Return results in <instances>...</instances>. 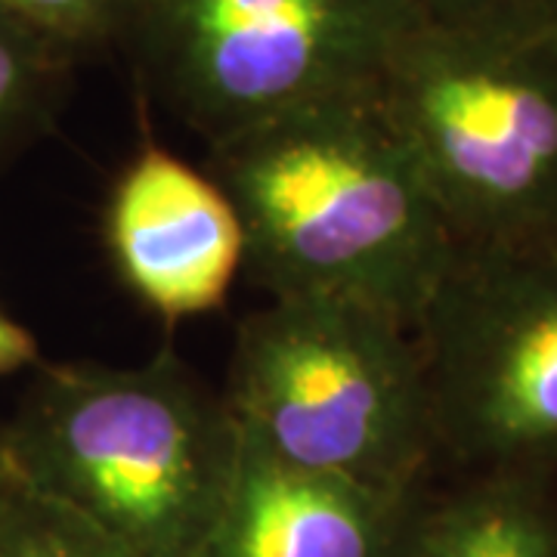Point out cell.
I'll use <instances>...</instances> for the list:
<instances>
[{
	"mask_svg": "<svg viewBox=\"0 0 557 557\" xmlns=\"http://www.w3.org/2000/svg\"><path fill=\"white\" fill-rule=\"evenodd\" d=\"M539 10H542V16L548 20V25L557 32V0H536Z\"/></svg>",
	"mask_w": 557,
	"mask_h": 557,
	"instance_id": "obj_16",
	"label": "cell"
},
{
	"mask_svg": "<svg viewBox=\"0 0 557 557\" xmlns=\"http://www.w3.org/2000/svg\"><path fill=\"white\" fill-rule=\"evenodd\" d=\"M102 242L121 285L164 322L214 313L245 267V230L223 186L159 146H143L112 183Z\"/></svg>",
	"mask_w": 557,
	"mask_h": 557,
	"instance_id": "obj_7",
	"label": "cell"
},
{
	"mask_svg": "<svg viewBox=\"0 0 557 557\" xmlns=\"http://www.w3.org/2000/svg\"><path fill=\"white\" fill-rule=\"evenodd\" d=\"M245 267L273 295L372 304L416 325L456 239L375 94L317 102L211 146Z\"/></svg>",
	"mask_w": 557,
	"mask_h": 557,
	"instance_id": "obj_1",
	"label": "cell"
},
{
	"mask_svg": "<svg viewBox=\"0 0 557 557\" xmlns=\"http://www.w3.org/2000/svg\"><path fill=\"white\" fill-rule=\"evenodd\" d=\"M10 486H13V478H10V468H7V461H3V453H0V515H3L7 496H10Z\"/></svg>",
	"mask_w": 557,
	"mask_h": 557,
	"instance_id": "obj_15",
	"label": "cell"
},
{
	"mask_svg": "<svg viewBox=\"0 0 557 557\" xmlns=\"http://www.w3.org/2000/svg\"><path fill=\"white\" fill-rule=\"evenodd\" d=\"M421 493L310 474L242 437L233 483L196 557H399Z\"/></svg>",
	"mask_w": 557,
	"mask_h": 557,
	"instance_id": "obj_8",
	"label": "cell"
},
{
	"mask_svg": "<svg viewBox=\"0 0 557 557\" xmlns=\"http://www.w3.org/2000/svg\"><path fill=\"white\" fill-rule=\"evenodd\" d=\"M418 10L424 13V20L434 22H456L468 20V16H480L490 13L496 7H505L511 0H416Z\"/></svg>",
	"mask_w": 557,
	"mask_h": 557,
	"instance_id": "obj_14",
	"label": "cell"
},
{
	"mask_svg": "<svg viewBox=\"0 0 557 557\" xmlns=\"http://www.w3.org/2000/svg\"><path fill=\"white\" fill-rule=\"evenodd\" d=\"M40 362L38 338L0 310V375L20 372V369H35Z\"/></svg>",
	"mask_w": 557,
	"mask_h": 557,
	"instance_id": "obj_13",
	"label": "cell"
},
{
	"mask_svg": "<svg viewBox=\"0 0 557 557\" xmlns=\"http://www.w3.org/2000/svg\"><path fill=\"white\" fill-rule=\"evenodd\" d=\"M0 557H134L94 523L13 480L0 515Z\"/></svg>",
	"mask_w": 557,
	"mask_h": 557,
	"instance_id": "obj_11",
	"label": "cell"
},
{
	"mask_svg": "<svg viewBox=\"0 0 557 557\" xmlns=\"http://www.w3.org/2000/svg\"><path fill=\"white\" fill-rule=\"evenodd\" d=\"M437 453L474 471L557 468V236L456 248L412 325Z\"/></svg>",
	"mask_w": 557,
	"mask_h": 557,
	"instance_id": "obj_6",
	"label": "cell"
},
{
	"mask_svg": "<svg viewBox=\"0 0 557 557\" xmlns=\"http://www.w3.org/2000/svg\"><path fill=\"white\" fill-rule=\"evenodd\" d=\"M223 399L278 461L418 490L437 456L416 332L372 304L285 295L239 322Z\"/></svg>",
	"mask_w": 557,
	"mask_h": 557,
	"instance_id": "obj_4",
	"label": "cell"
},
{
	"mask_svg": "<svg viewBox=\"0 0 557 557\" xmlns=\"http://www.w3.org/2000/svg\"><path fill=\"white\" fill-rule=\"evenodd\" d=\"M375 97L412 149L456 248L555 239L557 32L536 0L424 20Z\"/></svg>",
	"mask_w": 557,
	"mask_h": 557,
	"instance_id": "obj_3",
	"label": "cell"
},
{
	"mask_svg": "<svg viewBox=\"0 0 557 557\" xmlns=\"http://www.w3.org/2000/svg\"><path fill=\"white\" fill-rule=\"evenodd\" d=\"M239 424L171 347L139 366L38 362L0 424L10 478L134 557H196L239 461Z\"/></svg>",
	"mask_w": 557,
	"mask_h": 557,
	"instance_id": "obj_2",
	"label": "cell"
},
{
	"mask_svg": "<svg viewBox=\"0 0 557 557\" xmlns=\"http://www.w3.org/2000/svg\"><path fill=\"white\" fill-rule=\"evenodd\" d=\"M75 62L0 10V171L53 134Z\"/></svg>",
	"mask_w": 557,
	"mask_h": 557,
	"instance_id": "obj_10",
	"label": "cell"
},
{
	"mask_svg": "<svg viewBox=\"0 0 557 557\" xmlns=\"http://www.w3.org/2000/svg\"><path fill=\"white\" fill-rule=\"evenodd\" d=\"M421 22L416 0H152L127 47L152 97L214 146L375 94Z\"/></svg>",
	"mask_w": 557,
	"mask_h": 557,
	"instance_id": "obj_5",
	"label": "cell"
},
{
	"mask_svg": "<svg viewBox=\"0 0 557 557\" xmlns=\"http://www.w3.org/2000/svg\"><path fill=\"white\" fill-rule=\"evenodd\" d=\"M152 0H0V10L81 60L109 44H127Z\"/></svg>",
	"mask_w": 557,
	"mask_h": 557,
	"instance_id": "obj_12",
	"label": "cell"
},
{
	"mask_svg": "<svg viewBox=\"0 0 557 557\" xmlns=\"http://www.w3.org/2000/svg\"><path fill=\"white\" fill-rule=\"evenodd\" d=\"M399 557H557L548 474L478 471L434 502L421 493Z\"/></svg>",
	"mask_w": 557,
	"mask_h": 557,
	"instance_id": "obj_9",
	"label": "cell"
}]
</instances>
